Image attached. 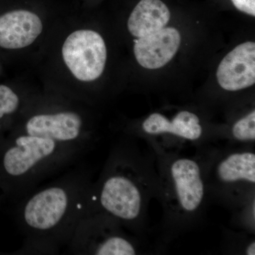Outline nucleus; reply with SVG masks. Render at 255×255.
I'll list each match as a JSON object with an SVG mask.
<instances>
[{
    "label": "nucleus",
    "instance_id": "obj_4",
    "mask_svg": "<svg viewBox=\"0 0 255 255\" xmlns=\"http://www.w3.org/2000/svg\"><path fill=\"white\" fill-rule=\"evenodd\" d=\"M1 168L16 195H27L45 179L73 164L89 150L48 137L16 133L5 148Z\"/></svg>",
    "mask_w": 255,
    "mask_h": 255
},
{
    "label": "nucleus",
    "instance_id": "obj_13",
    "mask_svg": "<svg viewBox=\"0 0 255 255\" xmlns=\"http://www.w3.org/2000/svg\"><path fill=\"white\" fill-rule=\"evenodd\" d=\"M171 13L162 0H140L127 21L128 31L134 38L150 34L167 26Z\"/></svg>",
    "mask_w": 255,
    "mask_h": 255
},
{
    "label": "nucleus",
    "instance_id": "obj_17",
    "mask_svg": "<svg viewBox=\"0 0 255 255\" xmlns=\"http://www.w3.org/2000/svg\"><path fill=\"white\" fill-rule=\"evenodd\" d=\"M233 221L243 231L255 235V199L233 214Z\"/></svg>",
    "mask_w": 255,
    "mask_h": 255
},
{
    "label": "nucleus",
    "instance_id": "obj_14",
    "mask_svg": "<svg viewBox=\"0 0 255 255\" xmlns=\"http://www.w3.org/2000/svg\"><path fill=\"white\" fill-rule=\"evenodd\" d=\"M225 138L231 141L229 145L255 146V110L254 109L235 121Z\"/></svg>",
    "mask_w": 255,
    "mask_h": 255
},
{
    "label": "nucleus",
    "instance_id": "obj_18",
    "mask_svg": "<svg viewBox=\"0 0 255 255\" xmlns=\"http://www.w3.org/2000/svg\"><path fill=\"white\" fill-rule=\"evenodd\" d=\"M234 6L240 11L255 16V0H231Z\"/></svg>",
    "mask_w": 255,
    "mask_h": 255
},
{
    "label": "nucleus",
    "instance_id": "obj_2",
    "mask_svg": "<svg viewBox=\"0 0 255 255\" xmlns=\"http://www.w3.org/2000/svg\"><path fill=\"white\" fill-rule=\"evenodd\" d=\"M158 174L154 151L142 149L131 137L111 147L98 179L92 184V212L115 218L126 230L142 237L150 201L157 197Z\"/></svg>",
    "mask_w": 255,
    "mask_h": 255
},
{
    "label": "nucleus",
    "instance_id": "obj_8",
    "mask_svg": "<svg viewBox=\"0 0 255 255\" xmlns=\"http://www.w3.org/2000/svg\"><path fill=\"white\" fill-rule=\"evenodd\" d=\"M113 216L102 211L90 212L79 223L67 246L73 255H135L147 254L142 237L126 232Z\"/></svg>",
    "mask_w": 255,
    "mask_h": 255
},
{
    "label": "nucleus",
    "instance_id": "obj_16",
    "mask_svg": "<svg viewBox=\"0 0 255 255\" xmlns=\"http://www.w3.org/2000/svg\"><path fill=\"white\" fill-rule=\"evenodd\" d=\"M21 100L19 96L6 85H0V120L19 112Z\"/></svg>",
    "mask_w": 255,
    "mask_h": 255
},
{
    "label": "nucleus",
    "instance_id": "obj_7",
    "mask_svg": "<svg viewBox=\"0 0 255 255\" xmlns=\"http://www.w3.org/2000/svg\"><path fill=\"white\" fill-rule=\"evenodd\" d=\"M65 105L38 103L27 106L15 132L48 137L92 150L97 138L88 119L80 111Z\"/></svg>",
    "mask_w": 255,
    "mask_h": 255
},
{
    "label": "nucleus",
    "instance_id": "obj_15",
    "mask_svg": "<svg viewBox=\"0 0 255 255\" xmlns=\"http://www.w3.org/2000/svg\"><path fill=\"white\" fill-rule=\"evenodd\" d=\"M255 235L243 231L236 232L232 230L223 231V251L228 254L255 255Z\"/></svg>",
    "mask_w": 255,
    "mask_h": 255
},
{
    "label": "nucleus",
    "instance_id": "obj_12",
    "mask_svg": "<svg viewBox=\"0 0 255 255\" xmlns=\"http://www.w3.org/2000/svg\"><path fill=\"white\" fill-rule=\"evenodd\" d=\"M41 17L27 9H16L0 16V47L16 50L31 45L43 31Z\"/></svg>",
    "mask_w": 255,
    "mask_h": 255
},
{
    "label": "nucleus",
    "instance_id": "obj_9",
    "mask_svg": "<svg viewBox=\"0 0 255 255\" xmlns=\"http://www.w3.org/2000/svg\"><path fill=\"white\" fill-rule=\"evenodd\" d=\"M62 57L74 78L80 82L95 81L104 73L107 63L105 40L93 30H77L64 41Z\"/></svg>",
    "mask_w": 255,
    "mask_h": 255
},
{
    "label": "nucleus",
    "instance_id": "obj_10",
    "mask_svg": "<svg viewBox=\"0 0 255 255\" xmlns=\"http://www.w3.org/2000/svg\"><path fill=\"white\" fill-rule=\"evenodd\" d=\"M216 78L220 87L228 92H237L255 83V43L238 45L223 58Z\"/></svg>",
    "mask_w": 255,
    "mask_h": 255
},
{
    "label": "nucleus",
    "instance_id": "obj_6",
    "mask_svg": "<svg viewBox=\"0 0 255 255\" xmlns=\"http://www.w3.org/2000/svg\"><path fill=\"white\" fill-rule=\"evenodd\" d=\"M129 132L143 139L154 152H180L188 147L199 149L212 145L216 139L224 138L222 132L211 130L199 114L189 110H179L172 117L153 112Z\"/></svg>",
    "mask_w": 255,
    "mask_h": 255
},
{
    "label": "nucleus",
    "instance_id": "obj_5",
    "mask_svg": "<svg viewBox=\"0 0 255 255\" xmlns=\"http://www.w3.org/2000/svg\"><path fill=\"white\" fill-rule=\"evenodd\" d=\"M255 146L201 147L209 200L234 214L255 199Z\"/></svg>",
    "mask_w": 255,
    "mask_h": 255
},
{
    "label": "nucleus",
    "instance_id": "obj_3",
    "mask_svg": "<svg viewBox=\"0 0 255 255\" xmlns=\"http://www.w3.org/2000/svg\"><path fill=\"white\" fill-rule=\"evenodd\" d=\"M194 155L154 152L158 174L156 199L162 209L159 241L167 244L201 225L209 201L201 148Z\"/></svg>",
    "mask_w": 255,
    "mask_h": 255
},
{
    "label": "nucleus",
    "instance_id": "obj_11",
    "mask_svg": "<svg viewBox=\"0 0 255 255\" xmlns=\"http://www.w3.org/2000/svg\"><path fill=\"white\" fill-rule=\"evenodd\" d=\"M180 44L179 31L166 26L150 34L135 38L134 55L142 68L156 70L162 68L174 58Z\"/></svg>",
    "mask_w": 255,
    "mask_h": 255
},
{
    "label": "nucleus",
    "instance_id": "obj_1",
    "mask_svg": "<svg viewBox=\"0 0 255 255\" xmlns=\"http://www.w3.org/2000/svg\"><path fill=\"white\" fill-rule=\"evenodd\" d=\"M92 172L78 167L23 196L18 219L23 255L58 254L68 246L79 223L92 212Z\"/></svg>",
    "mask_w": 255,
    "mask_h": 255
}]
</instances>
